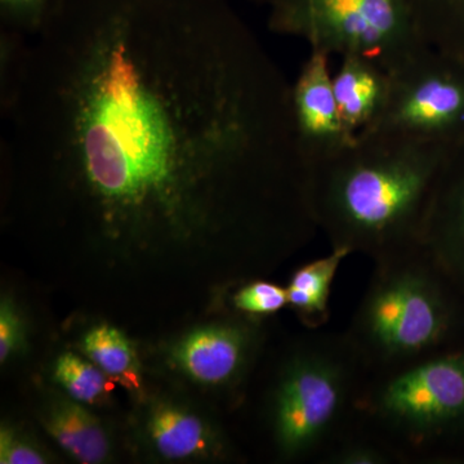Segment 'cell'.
Instances as JSON below:
<instances>
[{
	"label": "cell",
	"mask_w": 464,
	"mask_h": 464,
	"mask_svg": "<svg viewBox=\"0 0 464 464\" xmlns=\"http://www.w3.org/2000/svg\"><path fill=\"white\" fill-rule=\"evenodd\" d=\"M0 48L3 150L108 237L304 209L292 85L228 0H52Z\"/></svg>",
	"instance_id": "obj_1"
},
{
	"label": "cell",
	"mask_w": 464,
	"mask_h": 464,
	"mask_svg": "<svg viewBox=\"0 0 464 464\" xmlns=\"http://www.w3.org/2000/svg\"><path fill=\"white\" fill-rule=\"evenodd\" d=\"M449 150L365 130L307 167L314 222L334 246L383 253L420 246L424 217Z\"/></svg>",
	"instance_id": "obj_2"
},
{
	"label": "cell",
	"mask_w": 464,
	"mask_h": 464,
	"mask_svg": "<svg viewBox=\"0 0 464 464\" xmlns=\"http://www.w3.org/2000/svg\"><path fill=\"white\" fill-rule=\"evenodd\" d=\"M271 32L323 53L360 54L387 72L429 47L406 0H266Z\"/></svg>",
	"instance_id": "obj_3"
},
{
	"label": "cell",
	"mask_w": 464,
	"mask_h": 464,
	"mask_svg": "<svg viewBox=\"0 0 464 464\" xmlns=\"http://www.w3.org/2000/svg\"><path fill=\"white\" fill-rule=\"evenodd\" d=\"M380 118L366 130L451 150L464 145V60L426 47L389 72Z\"/></svg>",
	"instance_id": "obj_4"
},
{
	"label": "cell",
	"mask_w": 464,
	"mask_h": 464,
	"mask_svg": "<svg viewBox=\"0 0 464 464\" xmlns=\"http://www.w3.org/2000/svg\"><path fill=\"white\" fill-rule=\"evenodd\" d=\"M458 307L435 275L404 267L378 280L362 304L360 329L386 356H411L441 343L453 331Z\"/></svg>",
	"instance_id": "obj_5"
},
{
	"label": "cell",
	"mask_w": 464,
	"mask_h": 464,
	"mask_svg": "<svg viewBox=\"0 0 464 464\" xmlns=\"http://www.w3.org/2000/svg\"><path fill=\"white\" fill-rule=\"evenodd\" d=\"M382 414L406 431L430 436L464 427V348L445 353L391 381Z\"/></svg>",
	"instance_id": "obj_6"
},
{
	"label": "cell",
	"mask_w": 464,
	"mask_h": 464,
	"mask_svg": "<svg viewBox=\"0 0 464 464\" xmlns=\"http://www.w3.org/2000/svg\"><path fill=\"white\" fill-rule=\"evenodd\" d=\"M344 383L340 362L324 353L292 362L275 399V431L284 451L302 453L323 438L340 411Z\"/></svg>",
	"instance_id": "obj_7"
},
{
	"label": "cell",
	"mask_w": 464,
	"mask_h": 464,
	"mask_svg": "<svg viewBox=\"0 0 464 464\" xmlns=\"http://www.w3.org/2000/svg\"><path fill=\"white\" fill-rule=\"evenodd\" d=\"M295 134L306 166L340 152L355 139L344 124L333 88L329 56L311 51L297 82L292 85Z\"/></svg>",
	"instance_id": "obj_8"
},
{
	"label": "cell",
	"mask_w": 464,
	"mask_h": 464,
	"mask_svg": "<svg viewBox=\"0 0 464 464\" xmlns=\"http://www.w3.org/2000/svg\"><path fill=\"white\" fill-rule=\"evenodd\" d=\"M420 246L464 299V145L449 150L424 217Z\"/></svg>",
	"instance_id": "obj_9"
},
{
	"label": "cell",
	"mask_w": 464,
	"mask_h": 464,
	"mask_svg": "<svg viewBox=\"0 0 464 464\" xmlns=\"http://www.w3.org/2000/svg\"><path fill=\"white\" fill-rule=\"evenodd\" d=\"M248 344V333L239 326H208L188 334L177 346L174 357L192 380L219 384L240 371Z\"/></svg>",
	"instance_id": "obj_10"
},
{
	"label": "cell",
	"mask_w": 464,
	"mask_h": 464,
	"mask_svg": "<svg viewBox=\"0 0 464 464\" xmlns=\"http://www.w3.org/2000/svg\"><path fill=\"white\" fill-rule=\"evenodd\" d=\"M341 58L340 70L333 75V88L344 124L357 134L380 118L389 94L390 76L386 70L360 54Z\"/></svg>",
	"instance_id": "obj_11"
},
{
	"label": "cell",
	"mask_w": 464,
	"mask_h": 464,
	"mask_svg": "<svg viewBox=\"0 0 464 464\" xmlns=\"http://www.w3.org/2000/svg\"><path fill=\"white\" fill-rule=\"evenodd\" d=\"M45 427L78 462L100 463L108 457L109 440L99 420L75 402H57L47 415Z\"/></svg>",
	"instance_id": "obj_12"
},
{
	"label": "cell",
	"mask_w": 464,
	"mask_h": 464,
	"mask_svg": "<svg viewBox=\"0 0 464 464\" xmlns=\"http://www.w3.org/2000/svg\"><path fill=\"white\" fill-rule=\"evenodd\" d=\"M423 42L464 60V0H406Z\"/></svg>",
	"instance_id": "obj_13"
},
{
	"label": "cell",
	"mask_w": 464,
	"mask_h": 464,
	"mask_svg": "<svg viewBox=\"0 0 464 464\" xmlns=\"http://www.w3.org/2000/svg\"><path fill=\"white\" fill-rule=\"evenodd\" d=\"M346 246H334L328 257L316 259L293 275L286 295L292 304L307 319L322 320L328 314L329 295L333 280L342 259L350 255Z\"/></svg>",
	"instance_id": "obj_14"
},
{
	"label": "cell",
	"mask_w": 464,
	"mask_h": 464,
	"mask_svg": "<svg viewBox=\"0 0 464 464\" xmlns=\"http://www.w3.org/2000/svg\"><path fill=\"white\" fill-rule=\"evenodd\" d=\"M149 429L155 447L170 459H183L207 450L206 426L181 409L160 406L151 415Z\"/></svg>",
	"instance_id": "obj_15"
},
{
	"label": "cell",
	"mask_w": 464,
	"mask_h": 464,
	"mask_svg": "<svg viewBox=\"0 0 464 464\" xmlns=\"http://www.w3.org/2000/svg\"><path fill=\"white\" fill-rule=\"evenodd\" d=\"M84 353L109 377L127 384L137 383L136 356L133 348L121 332L102 325L92 329L83 341Z\"/></svg>",
	"instance_id": "obj_16"
},
{
	"label": "cell",
	"mask_w": 464,
	"mask_h": 464,
	"mask_svg": "<svg viewBox=\"0 0 464 464\" xmlns=\"http://www.w3.org/2000/svg\"><path fill=\"white\" fill-rule=\"evenodd\" d=\"M105 372L96 364L85 362L74 353H63L57 360L54 377L72 398L85 404L99 401L108 390Z\"/></svg>",
	"instance_id": "obj_17"
},
{
	"label": "cell",
	"mask_w": 464,
	"mask_h": 464,
	"mask_svg": "<svg viewBox=\"0 0 464 464\" xmlns=\"http://www.w3.org/2000/svg\"><path fill=\"white\" fill-rule=\"evenodd\" d=\"M52 0H0L2 26L8 32L32 36L44 24Z\"/></svg>",
	"instance_id": "obj_18"
},
{
	"label": "cell",
	"mask_w": 464,
	"mask_h": 464,
	"mask_svg": "<svg viewBox=\"0 0 464 464\" xmlns=\"http://www.w3.org/2000/svg\"><path fill=\"white\" fill-rule=\"evenodd\" d=\"M235 306L253 315H270L288 304L286 289L275 284L258 282L249 284L234 297Z\"/></svg>",
	"instance_id": "obj_19"
},
{
	"label": "cell",
	"mask_w": 464,
	"mask_h": 464,
	"mask_svg": "<svg viewBox=\"0 0 464 464\" xmlns=\"http://www.w3.org/2000/svg\"><path fill=\"white\" fill-rule=\"evenodd\" d=\"M44 456L26 442L18 438L16 433L8 429L0 431V463L2 464H42Z\"/></svg>",
	"instance_id": "obj_20"
},
{
	"label": "cell",
	"mask_w": 464,
	"mask_h": 464,
	"mask_svg": "<svg viewBox=\"0 0 464 464\" xmlns=\"http://www.w3.org/2000/svg\"><path fill=\"white\" fill-rule=\"evenodd\" d=\"M23 340V324L11 302L3 301L0 306V362H5L8 357L20 347Z\"/></svg>",
	"instance_id": "obj_21"
},
{
	"label": "cell",
	"mask_w": 464,
	"mask_h": 464,
	"mask_svg": "<svg viewBox=\"0 0 464 464\" xmlns=\"http://www.w3.org/2000/svg\"><path fill=\"white\" fill-rule=\"evenodd\" d=\"M334 459L335 462L343 464H377L383 462L384 458L373 448L356 445L343 449Z\"/></svg>",
	"instance_id": "obj_22"
},
{
	"label": "cell",
	"mask_w": 464,
	"mask_h": 464,
	"mask_svg": "<svg viewBox=\"0 0 464 464\" xmlns=\"http://www.w3.org/2000/svg\"><path fill=\"white\" fill-rule=\"evenodd\" d=\"M252 2L266 3V0H252Z\"/></svg>",
	"instance_id": "obj_23"
}]
</instances>
